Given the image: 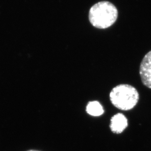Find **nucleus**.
<instances>
[{
    "mask_svg": "<svg viewBox=\"0 0 151 151\" xmlns=\"http://www.w3.org/2000/svg\"><path fill=\"white\" fill-rule=\"evenodd\" d=\"M117 9L109 1H100L94 4L89 12V20L93 26L100 29L109 28L118 17Z\"/></svg>",
    "mask_w": 151,
    "mask_h": 151,
    "instance_id": "1",
    "label": "nucleus"
},
{
    "mask_svg": "<svg viewBox=\"0 0 151 151\" xmlns=\"http://www.w3.org/2000/svg\"><path fill=\"white\" fill-rule=\"evenodd\" d=\"M109 98L114 106L121 111L133 109L138 103L139 95L137 89L129 84H121L112 89Z\"/></svg>",
    "mask_w": 151,
    "mask_h": 151,
    "instance_id": "2",
    "label": "nucleus"
},
{
    "mask_svg": "<svg viewBox=\"0 0 151 151\" xmlns=\"http://www.w3.org/2000/svg\"><path fill=\"white\" fill-rule=\"evenodd\" d=\"M139 74L143 85L151 89V51L145 55L141 61Z\"/></svg>",
    "mask_w": 151,
    "mask_h": 151,
    "instance_id": "3",
    "label": "nucleus"
},
{
    "mask_svg": "<svg viewBox=\"0 0 151 151\" xmlns=\"http://www.w3.org/2000/svg\"><path fill=\"white\" fill-rule=\"evenodd\" d=\"M128 126V119L123 113H117L111 118L110 128L114 134H121Z\"/></svg>",
    "mask_w": 151,
    "mask_h": 151,
    "instance_id": "4",
    "label": "nucleus"
},
{
    "mask_svg": "<svg viewBox=\"0 0 151 151\" xmlns=\"http://www.w3.org/2000/svg\"><path fill=\"white\" fill-rule=\"evenodd\" d=\"M86 111L92 116H99L104 112L103 107L99 102L94 101L89 102L86 108Z\"/></svg>",
    "mask_w": 151,
    "mask_h": 151,
    "instance_id": "5",
    "label": "nucleus"
},
{
    "mask_svg": "<svg viewBox=\"0 0 151 151\" xmlns=\"http://www.w3.org/2000/svg\"><path fill=\"white\" fill-rule=\"evenodd\" d=\"M38 151V150H28V151Z\"/></svg>",
    "mask_w": 151,
    "mask_h": 151,
    "instance_id": "6",
    "label": "nucleus"
}]
</instances>
